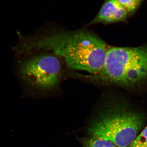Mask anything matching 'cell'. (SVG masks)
Returning <instances> with one entry per match:
<instances>
[{
  "instance_id": "cell-5",
  "label": "cell",
  "mask_w": 147,
  "mask_h": 147,
  "mask_svg": "<svg viewBox=\"0 0 147 147\" xmlns=\"http://www.w3.org/2000/svg\"><path fill=\"white\" fill-rule=\"evenodd\" d=\"M127 11L117 0H105L96 16L87 26L97 24H109L125 21Z\"/></svg>"
},
{
  "instance_id": "cell-7",
  "label": "cell",
  "mask_w": 147,
  "mask_h": 147,
  "mask_svg": "<svg viewBox=\"0 0 147 147\" xmlns=\"http://www.w3.org/2000/svg\"><path fill=\"white\" fill-rule=\"evenodd\" d=\"M129 14H133L139 8L144 0H117Z\"/></svg>"
},
{
  "instance_id": "cell-2",
  "label": "cell",
  "mask_w": 147,
  "mask_h": 147,
  "mask_svg": "<svg viewBox=\"0 0 147 147\" xmlns=\"http://www.w3.org/2000/svg\"><path fill=\"white\" fill-rule=\"evenodd\" d=\"M77 79L98 86H117L133 88L147 82V46L110 47L102 70L97 74L76 72Z\"/></svg>"
},
{
  "instance_id": "cell-1",
  "label": "cell",
  "mask_w": 147,
  "mask_h": 147,
  "mask_svg": "<svg viewBox=\"0 0 147 147\" xmlns=\"http://www.w3.org/2000/svg\"><path fill=\"white\" fill-rule=\"evenodd\" d=\"M14 49L49 51L63 60L69 69L95 74L102 70L110 47L96 34L82 28L69 30L47 26L29 35L19 34Z\"/></svg>"
},
{
  "instance_id": "cell-6",
  "label": "cell",
  "mask_w": 147,
  "mask_h": 147,
  "mask_svg": "<svg viewBox=\"0 0 147 147\" xmlns=\"http://www.w3.org/2000/svg\"><path fill=\"white\" fill-rule=\"evenodd\" d=\"M80 142L84 147H117L110 141L93 137L82 138Z\"/></svg>"
},
{
  "instance_id": "cell-3",
  "label": "cell",
  "mask_w": 147,
  "mask_h": 147,
  "mask_svg": "<svg viewBox=\"0 0 147 147\" xmlns=\"http://www.w3.org/2000/svg\"><path fill=\"white\" fill-rule=\"evenodd\" d=\"M14 50L18 75L30 91L42 94L55 93L60 89L63 82L70 78L72 70L54 53L40 50Z\"/></svg>"
},
{
  "instance_id": "cell-4",
  "label": "cell",
  "mask_w": 147,
  "mask_h": 147,
  "mask_svg": "<svg viewBox=\"0 0 147 147\" xmlns=\"http://www.w3.org/2000/svg\"><path fill=\"white\" fill-rule=\"evenodd\" d=\"M105 105L90 125L88 134L117 147H127L143 129L144 115L121 102L111 100Z\"/></svg>"
},
{
  "instance_id": "cell-8",
  "label": "cell",
  "mask_w": 147,
  "mask_h": 147,
  "mask_svg": "<svg viewBox=\"0 0 147 147\" xmlns=\"http://www.w3.org/2000/svg\"><path fill=\"white\" fill-rule=\"evenodd\" d=\"M127 147H147V125Z\"/></svg>"
}]
</instances>
